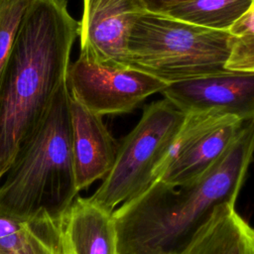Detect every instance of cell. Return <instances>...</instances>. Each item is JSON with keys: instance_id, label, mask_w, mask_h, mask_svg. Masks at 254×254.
I'll return each mask as SVG.
<instances>
[{"instance_id": "6da1fadb", "label": "cell", "mask_w": 254, "mask_h": 254, "mask_svg": "<svg viewBox=\"0 0 254 254\" xmlns=\"http://www.w3.org/2000/svg\"><path fill=\"white\" fill-rule=\"evenodd\" d=\"M254 119L199 177L181 186L157 180L114 209L117 254H181L214 210L235 204L252 162Z\"/></svg>"}, {"instance_id": "7a4b0ae2", "label": "cell", "mask_w": 254, "mask_h": 254, "mask_svg": "<svg viewBox=\"0 0 254 254\" xmlns=\"http://www.w3.org/2000/svg\"><path fill=\"white\" fill-rule=\"evenodd\" d=\"M78 22L66 0H33L0 73V181L65 81Z\"/></svg>"}, {"instance_id": "3957f363", "label": "cell", "mask_w": 254, "mask_h": 254, "mask_svg": "<svg viewBox=\"0 0 254 254\" xmlns=\"http://www.w3.org/2000/svg\"><path fill=\"white\" fill-rule=\"evenodd\" d=\"M77 193L64 81L0 181V213L21 219L40 215L62 219Z\"/></svg>"}, {"instance_id": "277c9868", "label": "cell", "mask_w": 254, "mask_h": 254, "mask_svg": "<svg viewBox=\"0 0 254 254\" xmlns=\"http://www.w3.org/2000/svg\"><path fill=\"white\" fill-rule=\"evenodd\" d=\"M233 37L145 11L130 30L126 50L129 67L166 84L229 72L224 68Z\"/></svg>"}, {"instance_id": "5b68a950", "label": "cell", "mask_w": 254, "mask_h": 254, "mask_svg": "<svg viewBox=\"0 0 254 254\" xmlns=\"http://www.w3.org/2000/svg\"><path fill=\"white\" fill-rule=\"evenodd\" d=\"M185 119L186 114L167 99L147 105L137 125L118 144L111 170L88 198L113 212L142 193L160 178Z\"/></svg>"}, {"instance_id": "8992f818", "label": "cell", "mask_w": 254, "mask_h": 254, "mask_svg": "<svg viewBox=\"0 0 254 254\" xmlns=\"http://www.w3.org/2000/svg\"><path fill=\"white\" fill-rule=\"evenodd\" d=\"M65 85L70 97L104 116L131 112L168 84L132 67H109L78 56L67 67Z\"/></svg>"}, {"instance_id": "52a82bcc", "label": "cell", "mask_w": 254, "mask_h": 254, "mask_svg": "<svg viewBox=\"0 0 254 254\" xmlns=\"http://www.w3.org/2000/svg\"><path fill=\"white\" fill-rule=\"evenodd\" d=\"M244 122L217 111L186 115L158 180L176 187L196 179L221 156Z\"/></svg>"}, {"instance_id": "ba28073f", "label": "cell", "mask_w": 254, "mask_h": 254, "mask_svg": "<svg viewBox=\"0 0 254 254\" xmlns=\"http://www.w3.org/2000/svg\"><path fill=\"white\" fill-rule=\"evenodd\" d=\"M146 11L141 0H82L78 22L80 54L109 67H129L127 40L139 15Z\"/></svg>"}, {"instance_id": "9c48e42d", "label": "cell", "mask_w": 254, "mask_h": 254, "mask_svg": "<svg viewBox=\"0 0 254 254\" xmlns=\"http://www.w3.org/2000/svg\"><path fill=\"white\" fill-rule=\"evenodd\" d=\"M184 114L217 111L254 119V73L225 72L168 84L161 92Z\"/></svg>"}, {"instance_id": "30bf717a", "label": "cell", "mask_w": 254, "mask_h": 254, "mask_svg": "<svg viewBox=\"0 0 254 254\" xmlns=\"http://www.w3.org/2000/svg\"><path fill=\"white\" fill-rule=\"evenodd\" d=\"M69 111L73 170L79 191L109 173L119 143L103 123L102 116L87 110L70 96Z\"/></svg>"}, {"instance_id": "8fae6325", "label": "cell", "mask_w": 254, "mask_h": 254, "mask_svg": "<svg viewBox=\"0 0 254 254\" xmlns=\"http://www.w3.org/2000/svg\"><path fill=\"white\" fill-rule=\"evenodd\" d=\"M68 254H117L112 212L75 197L63 217Z\"/></svg>"}, {"instance_id": "7c38bea8", "label": "cell", "mask_w": 254, "mask_h": 254, "mask_svg": "<svg viewBox=\"0 0 254 254\" xmlns=\"http://www.w3.org/2000/svg\"><path fill=\"white\" fill-rule=\"evenodd\" d=\"M3 254H68L62 219L46 215L21 219L0 213Z\"/></svg>"}, {"instance_id": "4fadbf2b", "label": "cell", "mask_w": 254, "mask_h": 254, "mask_svg": "<svg viewBox=\"0 0 254 254\" xmlns=\"http://www.w3.org/2000/svg\"><path fill=\"white\" fill-rule=\"evenodd\" d=\"M181 254H254V230L235 204H223Z\"/></svg>"}, {"instance_id": "5bb4252c", "label": "cell", "mask_w": 254, "mask_h": 254, "mask_svg": "<svg viewBox=\"0 0 254 254\" xmlns=\"http://www.w3.org/2000/svg\"><path fill=\"white\" fill-rule=\"evenodd\" d=\"M253 4V0H192L161 13L202 28L227 31Z\"/></svg>"}, {"instance_id": "9a60e30c", "label": "cell", "mask_w": 254, "mask_h": 254, "mask_svg": "<svg viewBox=\"0 0 254 254\" xmlns=\"http://www.w3.org/2000/svg\"><path fill=\"white\" fill-rule=\"evenodd\" d=\"M33 0H0V73Z\"/></svg>"}, {"instance_id": "2e32d148", "label": "cell", "mask_w": 254, "mask_h": 254, "mask_svg": "<svg viewBox=\"0 0 254 254\" xmlns=\"http://www.w3.org/2000/svg\"><path fill=\"white\" fill-rule=\"evenodd\" d=\"M224 68L229 72L254 73V35L233 37Z\"/></svg>"}, {"instance_id": "e0dca14e", "label": "cell", "mask_w": 254, "mask_h": 254, "mask_svg": "<svg viewBox=\"0 0 254 254\" xmlns=\"http://www.w3.org/2000/svg\"><path fill=\"white\" fill-rule=\"evenodd\" d=\"M227 31L233 37L254 35V6L240 16Z\"/></svg>"}, {"instance_id": "ac0fdd59", "label": "cell", "mask_w": 254, "mask_h": 254, "mask_svg": "<svg viewBox=\"0 0 254 254\" xmlns=\"http://www.w3.org/2000/svg\"><path fill=\"white\" fill-rule=\"evenodd\" d=\"M146 11L161 13L177 5L185 4L192 0H141Z\"/></svg>"}, {"instance_id": "d6986e66", "label": "cell", "mask_w": 254, "mask_h": 254, "mask_svg": "<svg viewBox=\"0 0 254 254\" xmlns=\"http://www.w3.org/2000/svg\"><path fill=\"white\" fill-rule=\"evenodd\" d=\"M0 254H3V253H1V252H0Z\"/></svg>"}]
</instances>
